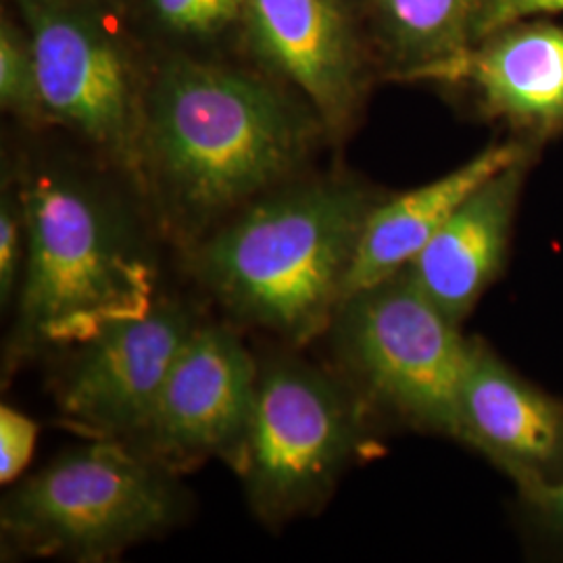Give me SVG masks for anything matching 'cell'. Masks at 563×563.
Wrapping results in <instances>:
<instances>
[{"mask_svg": "<svg viewBox=\"0 0 563 563\" xmlns=\"http://www.w3.org/2000/svg\"><path fill=\"white\" fill-rule=\"evenodd\" d=\"M330 141L318 111L246 59L155 53L134 190L181 249L309 172Z\"/></svg>", "mask_w": 563, "mask_h": 563, "instance_id": "1", "label": "cell"}, {"mask_svg": "<svg viewBox=\"0 0 563 563\" xmlns=\"http://www.w3.org/2000/svg\"><path fill=\"white\" fill-rule=\"evenodd\" d=\"M383 195L353 174L307 172L184 249L188 267L230 316L301 346L334 320Z\"/></svg>", "mask_w": 563, "mask_h": 563, "instance_id": "2", "label": "cell"}, {"mask_svg": "<svg viewBox=\"0 0 563 563\" xmlns=\"http://www.w3.org/2000/svg\"><path fill=\"white\" fill-rule=\"evenodd\" d=\"M27 216V260L7 360L71 349L159 301L157 269L120 195L60 159L13 167Z\"/></svg>", "mask_w": 563, "mask_h": 563, "instance_id": "3", "label": "cell"}, {"mask_svg": "<svg viewBox=\"0 0 563 563\" xmlns=\"http://www.w3.org/2000/svg\"><path fill=\"white\" fill-rule=\"evenodd\" d=\"M184 511L176 472L132 444L95 439L18 481L2 499L0 539L13 555L107 562L159 539Z\"/></svg>", "mask_w": 563, "mask_h": 563, "instance_id": "4", "label": "cell"}, {"mask_svg": "<svg viewBox=\"0 0 563 563\" xmlns=\"http://www.w3.org/2000/svg\"><path fill=\"white\" fill-rule=\"evenodd\" d=\"M374 420L341 374L299 357L260 363L253 420L234 467L257 520L280 528L328 504L365 455Z\"/></svg>", "mask_w": 563, "mask_h": 563, "instance_id": "5", "label": "cell"}, {"mask_svg": "<svg viewBox=\"0 0 563 563\" xmlns=\"http://www.w3.org/2000/svg\"><path fill=\"white\" fill-rule=\"evenodd\" d=\"M34 44L46 123L92 146L136 186L155 53L130 13L99 0H11Z\"/></svg>", "mask_w": 563, "mask_h": 563, "instance_id": "6", "label": "cell"}, {"mask_svg": "<svg viewBox=\"0 0 563 563\" xmlns=\"http://www.w3.org/2000/svg\"><path fill=\"white\" fill-rule=\"evenodd\" d=\"M328 334L339 374L374 416L455 441L470 339L407 269L346 297Z\"/></svg>", "mask_w": 563, "mask_h": 563, "instance_id": "7", "label": "cell"}, {"mask_svg": "<svg viewBox=\"0 0 563 563\" xmlns=\"http://www.w3.org/2000/svg\"><path fill=\"white\" fill-rule=\"evenodd\" d=\"M257 378L260 362L230 328L199 323L128 444L176 474L209 460L234 470L253 420Z\"/></svg>", "mask_w": 563, "mask_h": 563, "instance_id": "8", "label": "cell"}, {"mask_svg": "<svg viewBox=\"0 0 563 563\" xmlns=\"http://www.w3.org/2000/svg\"><path fill=\"white\" fill-rule=\"evenodd\" d=\"M246 59L295 88L330 141L357 128L380 81L360 0H249Z\"/></svg>", "mask_w": 563, "mask_h": 563, "instance_id": "9", "label": "cell"}, {"mask_svg": "<svg viewBox=\"0 0 563 563\" xmlns=\"http://www.w3.org/2000/svg\"><path fill=\"white\" fill-rule=\"evenodd\" d=\"M199 323L181 302L159 299L141 318L111 323L71 346L57 383L63 420L92 439L132 441Z\"/></svg>", "mask_w": 563, "mask_h": 563, "instance_id": "10", "label": "cell"}, {"mask_svg": "<svg viewBox=\"0 0 563 563\" xmlns=\"http://www.w3.org/2000/svg\"><path fill=\"white\" fill-rule=\"evenodd\" d=\"M430 86L453 92L511 139L543 148L563 134V25L543 18L499 25Z\"/></svg>", "mask_w": 563, "mask_h": 563, "instance_id": "11", "label": "cell"}, {"mask_svg": "<svg viewBox=\"0 0 563 563\" xmlns=\"http://www.w3.org/2000/svg\"><path fill=\"white\" fill-rule=\"evenodd\" d=\"M455 441L470 446L518 495L563 478V399L523 378L483 339L467 341Z\"/></svg>", "mask_w": 563, "mask_h": 563, "instance_id": "12", "label": "cell"}, {"mask_svg": "<svg viewBox=\"0 0 563 563\" xmlns=\"http://www.w3.org/2000/svg\"><path fill=\"white\" fill-rule=\"evenodd\" d=\"M530 153L483 184L409 263L407 274L449 320L462 325L504 274L528 174Z\"/></svg>", "mask_w": 563, "mask_h": 563, "instance_id": "13", "label": "cell"}, {"mask_svg": "<svg viewBox=\"0 0 563 563\" xmlns=\"http://www.w3.org/2000/svg\"><path fill=\"white\" fill-rule=\"evenodd\" d=\"M541 151L543 148L530 142L507 136L505 141L488 144L472 159L437 180L405 192H384L363 225L362 241L346 280L344 299L407 269L444 222L483 184L511 163Z\"/></svg>", "mask_w": 563, "mask_h": 563, "instance_id": "14", "label": "cell"}, {"mask_svg": "<svg viewBox=\"0 0 563 563\" xmlns=\"http://www.w3.org/2000/svg\"><path fill=\"white\" fill-rule=\"evenodd\" d=\"M488 0H360L380 81L430 84L481 41Z\"/></svg>", "mask_w": 563, "mask_h": 563, "instance_id": "15", "label": "cell"}, {"mask_svg": "<svg viewBox=\"0 0 563 563\" xmlns=\"http://www.w3.org/2000/svg\"><path fill=\"white\" fill-rule=\"evenodd\" d=\"M130 18L153 53L246 59L249 0H136Z\"/></svg>", "mask_w": 563, "mask_h": 563, "instance_id": "16", "label": "cell"}, {"mask_svg": "<svg viewBox=\"0 0 563 563\" xmlns=\"http://www.w3.org/2000/svg\"><path fill=\"white\" fill-rule=\"evenodd\" d=\"M0 107L27 128L46 125L34 44L15 11L0 18Z\"/></svg>", "mask_w": 563, "mask_h": 563, "instance_id": "17", "label": "cell"}, {"mask_svg": "<svg viewBox=\"0 0 563 563\" xmlns=\"http://www.w3.org/2000/svg\"><path fill=\"white\" fill-rule=\"evenodd\" d=\"M27 260V216L15 172H4L0 190V302L13 307Z\"/></svg>", "mask_w": 563, "mask_h": 563, "instance_id": "18", "label": "cell"}, {"mask_svg": "<svg viewBox=\"0 0 563 563\" xmlns=\"http://www.w3.org/2000/svg\"><path fill=\"white\" fill-rule=\"evenodd\" d=\"M38 441V423L11 405L0 407V483L21 481Z\"/></svg>", "mask_w": 563, "mask_h": 563, "instance_id": "19", "label": "cell"}, {"mask_svg": "<svg viewBox=\"0 0 563 563\" xmlns=\"http://www.w3.org/2000/svg\"><path fill=\"white\" fill-rule=\"evenodd\" d=\"M520 501L526 509L528 522H532L544 539L563 547V478L520 493Z\"/></svg>", "mask_w": 563, "mask_h": 563, "instance_id": "20", "label": "cell"}, {"mask_svg": "<svg viewBox=\"0 0 563 563\" xmlns=\"http://www.w3.org/2000/svg\"><path fill=\"white\" fill-rule=\"evenodd\" d=\"M553 13H563V0H488L484 36L509 21L549 18Z\"/></svg>", "mask_w": 563, "mask_h": 563, "instance_id": "21", "label": "cell"}, {"mask_svg": "<svg viewBox=\"0 0 563 563\" xmlns=\"http://www.w3.org/2000/svg\"><path fill=\"white\" fill-rule=\"evenodd\" d=\"M99 2L109 4V7H113V9L125 11V13H132V9H134V4H136V0H99Z\"/></svg>", "mask_w": 563, "mask_h": 563, "instance_id": "22", "label": "cell"}]
</instances>
